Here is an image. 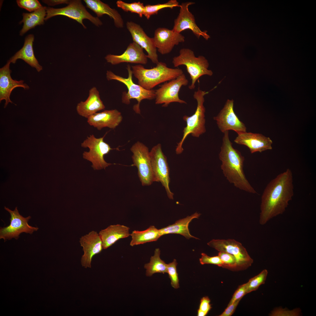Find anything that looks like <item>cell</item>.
Wrapping results in <instances>:
<instances>
[{
    "mask_svg": "<svg viewBox=\"0 0 316 316\" xmlns=\"http://www.w3.org/2000/svg\"><path fill=\"white\" fill-rule=\"evenodd\" d=\"M293 174L287 169L267 185L261 197L259 222L264 225L282 214L294 195Z\"/></svg>",
    "mask_w": 316,
    "mask_h": 316,
    "instance_id": "6da1fadb",
    "label": "cell"
},
{
    "mask_svg": "<svg viewBox=\"0 0 316 316\" xmlns=\"http://www.w3.org/2000/svg\"><path fill=\"white\" fill-rule=\"evenodd\" d=\"M219 154L221 169L229 181L236 188L248 192L256 193L247 179L243 170L244 157L234 148L229 137V131L224 132Z\"/></svg>",
    "mask_w": 316,
    "mask_h": 316,
    "instance_id": "7a4b0ae2",
    "label": "cell"
},
{
    "mask_svg": "<svg viewBox=\"0 0 316 316\" xmlns=\"http://www.w3.org/2000/svg\"><path fill=\"white\" fill-rule=\"evenodd\" d=\"M156 64L150 69L145 68L140 64L131 66L138 85L145 89L152 90L158 84L175 79L183 73L181 69L168 67L165 63L159 62Z\"/></svg>",
    "mask_w": 316,
    "mask_h": 316,
    "instance_id": "3957f363",
    "label": "cell"
},
{
    "mask_svg": "<svg viewBox=\"0 0 316 316\" xmlns=\"http://www.w3.org/2000/svg\"><path fill=\"white\" fill-rule=\"evenodd\" d=\"M208 92L201 90L199 88L194 92L193 97L197 103V108L194 113L192 116L185 115L183 117V120L186 122V126L184 128L181 139L177 143L176 149L177 154H180L183 152V143L189 134H191L193 137L198 138L205 132V109L204 103V96Z\"/></svg>",
    "mask_w": 316,
    "mask_h": 316,
    "instance_id": "277c9868",
    "label": "cell"
},
{
    "mask_svg": "<svg viewBox=\"0 0 316 316\" xmlns=\"http://www.w3.org/2000/svg\"><path fill=\"white\" fill-rule=\"evenodd\" d=\"M172 63L175 67L184 65L191 80L188 86L190 90L195 88L196 81L202 76H212V71L208 69L209 64L207 59L203 56L196 57L193 51L189 48H183L179 51V54L173 58Z\"/></svg>",
    "mask_w": 316,
    "mask_h": 316,
    "instance_id": "5b68a950",
    "label": "cell"
},
{
    "mask_svg": "<svg viewBox=\"0 0 316 316\" xmlns=\"http://www.w3.org/2000/svg\"><path fill=\"white\" fill-rule=\"evenodd\" d=\"M127 69L128 76L125 78L116 75L110 71H107L106 75L108 80H114L123 83L127 87L128 91L126 93H123L122 97V102L124 104H129L130 100L136 99L138 103L134 105L133 108L134 111L137 114H140V104L141 101L144 99L152 100L155 99V90H147L139 85L134 83L132 80V71L130 66L128 65Z\"/></svg>",
    "mask_w": 316,
    "mask_h": 316,
    "instance_id": "8992f818",
    "label": "cell"
},
{
    "mask_svg": "<svg viewBox=\"0 0 316 316\" xmlns=\"http://www.w3.org/2000/svg\"><path fill=\"white\" fill-rule=\"evenodd\" d=\"M106 133L103 137L99 138H96L93 134L90 135L81 144L82 147L89 148V152L85 151L83 153V157L92 162V166L95 170L105 169L112 164L106 162L104 158L105 155L114 149L104 141Z\"/></svg>",
    "mask_w": 316,
    "mask_h": 316,
    "instance_id": "52a82bcc",
    "label": "cell"
},
{
    "mask_svg": "<svg viewBox=\"0 0 316 316\" xmlns=\"http://www.w3.org/2000/svg\"><path fill=\"white\" fill-rule=\"evenodd\" d=\"M47 14L45 18L47 20L52 17L62 15L67 16L77 21L86 29L83 20L87 19L97 26L102 25V23L97 17L91 15L86 10L80 0H70L68 5L61 8H56L50 7L46 8Z\"/></svg>",
    "mask_w": 316,
    "mask_h": 316,
    "instance_id": "ba28073f",
    "label": "cell"
},
{
    "mask_svg": "<svg viewBox=\"0 0 316 316\" xmlns=\"http://www.w3.org/2000/svg\"><path fill=\"white\" fill-rule=\"evenodd\" d=\"M150 152L153 182H160L164 188L168 198L174 199V194L169 188V168L161 144L154 146Z\"/></svg>",
    "mask_w": 316,
    "mask_h": 316,
    "instance_id": "9c48e42d",
    "label": "cell"
},
{
    "mask_svg": "<svg viewBox=\"0 0 316 316\" xmlns=\"http://www.w3.org/2000/svg\"><path fill=\"white\" fill-rule=\"evenodd\" d=\"M130 150L133 164L136 166L138 174L142 186L151 185L153 182L150 152L148 147L139 141L135 143Z\"/></svg>",
    "mask_w": 316,
    "mask_h": 316,
    "instance_id": "30bf717a",
    "label": "cell"
},
{
    "mask_svg": "<svg viewBox=\"0 0 316 316\" xmlns=\"http://www.w3.org/2000/svg\"><path fill=\"white\" fill-rule=\"evenodd\" d=\"M219 252L228 253L236 258L238 271L244 270L251 266L253 260L242 244L234 239H213L207 243Z\"/></svg>",
    "mask_w": 316,
    "mask_h": 316,
    "instance_id": "8fae6325",
    "label": "cell"
},
{
    "mask_svg": "<svg viewBox=\"0 0 316 316\" xmlns=\"http://www.w3.org/2000/svg\"><path fill=\"white\" fill-rule=\"evenodd\" d=\"M188 83V80L184 73L166 82L155 90V104H163L162 106L164 107H167L172 102L186 104L185 101L179 98L178 93L181 87L186 86Z\"/></svg>",
    "mask_w": 316,
    "mask_h": 316,
    "instance_id": "7c38bea8",
    "label": "cell"
},
{
    "mask_svg": "<svg viewBox=\"0 0 316 316\" xmlns=\"http://www.w3.org/2000/svg\"><path fill=\"white\" fill-rule=\"evenodd\" d=\"M4 209L9 212L11 216L10 224L6 227H1L0 229V238L3 239L4 242L13 238L17 239L22 233L32 234L39 229L37 227H32L28 224V222L31 217H23L19 214L17 207L13 211L6 207Z\"/></svg>",
    "mask_w": 316,
    "mask_h": 316,
    "instance_id": "4fadbf2b",
    "label": "cell"
},
{
    "mask_svg": "<svg viewBox=\"0 0 316 316\" xmlns=\"http://www.w3.org/2000/svg\"><path fill=\"white\" fill-rule=\"evenodd\" d=\"M234 100L228 99L217 115L213 117L217 126L224 133L230 130L237 133L246 132V127L235 113L233 109Z\"/></svg>",
    "mask_w": 316,
    "mask_h": 316,
    "instance_id": "5bb4252c",
    "label": "cell"
},
{
    "mask_svg": "<svg viewBox=\"0 0 316 316\" xmlns=\"http://www.w3.org/2000/svg\"><path fill=\"white\" fill-rule=\"evenodd\" d=\"M194 4V2L187 1L180 5L179 12L174 20L172 30L179 33L184 30H190L198 38L202 36L207 40L210 36L207 34V31H202L200 29L195 23L194 15L189 11V6Z\"/></svg>",
    "mask_w": 316,
    "mask_h": 316,
    "instance_id": "9a60e30c",
    "label": "cell"
},
{
    "mask_svg": "<svg viewBox=\"0 0 316 316\" xmlns=\"http://www.w3.org/2000/svg\"><path fill=\"white\" fill-rule=\"evenodd\" d=\"M153 38L158 51L162 55L169 53L175 46L184 42L185 40L181 33L163 27L155 30Z\"/></svg>",
    "mask_w": 316,
    "mask_h": 316,
    "instance_id": "2e32d148",
    "label": "cell"
},
{
    "mask_svg": "<svg viewBox=\"0 0 316 316\" xmlns=\"http://www.w3.org/2000/svg\"><path fill=\"white\" fill-rule=\"evenodd\" d=\"M126 28L130 32L133 42L146 51L147 57L154 63L159 62L157 49L153 38L148 36L139 25L132 21H128Z\"/></svg>",
    "mask_w": 316,
    "mask_h": 316,
    "instance_id": "e0dca14e",
    "label": "cell"
},
{
    "mask_svg": "<svg viewBox=\"0 0 316 316\" xmlns=\"http://www.w3.org/2000/svg\"><path fill=\"white\" fill-rule=\"evenodd\" d=\"M79 242L84 252L81 258V264L85 268H91L93 257L103 249L100 237L96 231H92L82 236Z\"/></svg>",
    "mask_w": 316,
    "mask_h": 316,
    "instance_id": "ac0fdd59",
    "label": "cell"
},
{
    "mask_svg": "<svg viewBox=\"0 0 316 316\" xmlns=\"http://www.w3.org/2000/svg\"><path fill=\"white\" fill-rule=\"evenodd\" d=\"M107 61L113 65L127 62L146 64L148 58L144 53L143 49L133 42L128 46L124 52L120 55L109 54L105 57Z\"/></svg>",
    "mask_w": 316,
    "mask_h": 316,
    "instance_id": "d6986e66",
    "label": "cell"
},
{
    "mask_svg": "<svg viewBox=\"0 0 316 316\" xmlns=\"http://www.w3.org/2000/svg\"><path fill=\"white\" fill-rule=\"evenodd\" d=\"M237 135L234 142L247 146L251 153L261 152L272 149L271 140L262 134L245 132L237 133Z\"/></svg>",
    "mask_w": 316,
    "mask_h": 316,
    "instance_id": "ffe728a7",
    "label": "cell"
},
{
    "mask_svg": "<svg viewBox=\"0 0 316 316\" xmlns=\"http://www.w3.org/2000/svg\"><path fill=\"white\" fill-rule=\"evenodd\" d=\"M10 62L8 61L7 63L0 69V101L5 100L4 108L6 107L9 103L13 102L10 97L12 91L15 88L21 87L24 89H29V86L24 83V81H17L11 78V70L10 69Z\"/></svg>",
    "mask_w": 316,
    "mask_h": 316,
    "instance_id": "44dd1931",
    "label": "cell"
},
{
    "mask_svg": "<svg viewBox=\"0 0 316 316\" xmlns=\"http://www.w3.org/2000/svg\"><path fill=\"white\" fill-rule=\"evenodd\" d=\"M87 118V122L90 126L101 130L104 127L115 128L121 122L123 117L120 112L115 109L96 113Z\"/></svg>",
    "mask_w": 316,
    "mask_h": 316,
    "instance_id": "7402d4cb",
    "label": "cell"
},
{
    "mask_svg": "<svg viewBox=\"0 0 316 316\" xmlns=\"http://www.w3.org/2000/svg\"><path fill=\"white\" fill-rule=\"evenodd\" d=\"M105 108V106L100 98L99 91L96 87H93L89 90V96L86 100L79 103L76 109L79 115L87 118Z\"/></svg>",
    "mask_w": 316,
    "mask_h": 316,
    "instance_id": "603a6c76",
    "label": "cell"
},
{
    "mask_svg": "<svg viewBox=\"0 0 316 316\" xmlns=\"http://www.w3.org/2000/svg\"><path fill=\"white\" fill-rule=\"evenodd\" d=\"M130 228L119 224L110 225L101 230L99 234L101 239L103 249H105L112 245L118 240L130 236Z\"/></svg>",
    "mask_w": 316,
    "mask_h": 316,
    "instance_id": "cb8c5ba5",
    "label": "cell"
},
{
    "mask_svg": "<svg viewBox=\"0 0 316 316\" xmlns=\"http://www.w3.org/2000/svg\"><path fill=\"white\" fill-rule=\"evenodd\" d=\"M34 36L33 34H30L25 37L24 44L23 47L18 51L8 61L11 63H14L18 59H20L35 68L38 72L42 69L35 56L33 48V43Z\"/></svg>",
    "mask_w": 316,
    "mask_h": 316,
    "instance_id": "d4e9b609",
    "label": "cell"
},
{
    "mask_svg": "<svg viewBox=\"0 0 316 316\" xmlns=\"http://www.w3.org/2000/svg\"><path fill=\"white\" fill-rule=\"evenodd\" d=\"M84 1L86 7L95 13L98 18L104 14H107L113 20L114 25L116 28H123V20L120 14L115 9L111 8L108 5L99 0H84Z\"/></svg>",
    "mask_w": 316,
    "mask_h": 316,
    "instance_id": "484cf974",
    "label": "cell"
},
{
    "mask_svg": "<svg viewBox=\"0 0 316 316\" xmlns=\"http://www.w3.org/2000/svg\"><path fill=\"white\" fill-rule=\"evenodd\" d=\"M200 215V214L195 212L190 216H188L177 221L172 224L159 229L161 236L170 233L178 234L184 236L188 239L191 238L198 239L190 234L188 226L193 219L198 218Z\"/></svg>",
    "mask_w": 316,
    "mask_h": 316,
    "instance_id": "4316f807",
    "label": "cell"
},
{
    "mask_svg": "<svg viewBox=\"0 0 316 316\" xmlns=\"http://www.w3.org/2000/svg\"><path fill=\"white\" fill-rule=\"evenodd\" d=\"M46 8L43 6L31 13H23V19L20 23H23V25L20 32V35H23L30 29L44 23L47 14Z\"/></svg>",
    "mask_w": 316,
    "mask_h": 316,
    "instance_id": "83f0119b",
    "label": "cell"
},
{
    "mask_svg": "<svg viewBox=\"0 0 316 316\" xmlns=\"http://www.w3.org/2000/svg\"><path fill=\"white\" fill-rule=\"evenodd\" d=\"M130 236L131 240L130 245L132 246L156 241L161 236L159 229L154 226L142 231L134 230Z\"/></svg>",
    "mask_w": 316,
    "mask_h": 316,
    "instance_id": "f1b7e54d",
    "label": "cell"
},
{
    "mask_svg": "<svg viewBox=\"0 0 316 316\" xmlns=\"http://www.w3.org/2000/svg\"><path fill=\"white\" fill-rule=\"evenodd\" d=\"M160 251L159 248L155 249L154 254L150 258V262L145 264L146 275L151 276L156 273L164 274L167 272V265L160 258Z\"/></svg>",
    "mask_w": 316,
    "mask_h": 316,
    "instance_id": "f546056e",
    "label": "cell"
},
{
    "mask_svg": "<svg viewBox=\"0 0 316 316\" xmlns=\"http://www.w3.org/2000/svg\"><path fill=\"white\" fill-rule=\"evenodd\" d=\"M179 2L176 0H170L163 4H158L154 5H147L145 6L144 15L149 19L153 15L157 14L161 9L166 8L172 9L176 7H179Z\"/></svg>",
    "mask_w": 316,
    "mask_h": 316,
    "instance_id": "4dcf8cb0",
    "label": "cell"
},
{
    "mask_svg": "<svg viewBox=\"0 0 316 316\" xmlns=\"http://www.w3.org/2000/svg\"><path fill=\"white\" fill-rule=\"evenodd\" d=\"M117 6L126 12L130 11L138 14L140 17L144 15L145 6L140 2L128 3L121 0H118L116 2Z\"/></svg>",
    "mask_w": 316,
    "mask_h": 316,
    "instance_id": "1f68e13d",
    "label": "cell"
},
{
    "mask_svg": "<svg viewBox=\"0 0 316 316\" xmlns=\"http://www.w3.org/2000/svg\"><path fill=\"white\" fill-rule=\"evenodd\" d=\"M267 274V270L265 269L257 275L250 279L246 283L247 294L256 290L260 286L264 284Z\"/></svg>",
    "mask_w": 316,
    "mask_h": 316,
    "instance_id": "d6a6232c",
    "label": "cell"
},
{
    "mask_svg": "<svg viewBox=\"0 0 316 316\" xmlns=\"http://www.w3.org/2000/svg\"><path fill=\"white\" fill-rule=\"evenodd\" d=\"M222 263V267L231 271H237V266L235 257L228 253L219 252L218 255Z\"/></svg>",
    "mask_w": 316,
    "mask_h": 316,
    "instance_id": "836d02e7",
    "label": "cell"
},
{
    "mask_svg": "<svg viewBox=\"0 0 316 316\" xmlns=\"http://www.w3.org/2000/svg\"><path fill=\"white\" fill-rule=\"evenodd\" d=\"M177 263L176 259H174L171 262L167 264V272L171 281L172 286L175 289L179 287V280L177 273L176 266Z\"/></svg>",
    "mask_w": 316,
    "mask_h": 316,
    "instance_id": "e575fe53",
    "label": "cell"
},
{
    "mask_svg": "<svg viewBox=\"0 0 316 316\" xmlns=\"http://www.w3.org/2000/svg\"><path fill=\"white\" fill-rule=\"evenodd\" d=\"M16 2L19 7L29 12H34L43 7L37 0H18Z\"/></svg>",
    "mask_w": 316,
    "mask_h": 316,
    "instance_id": "d590c367",
    "label": "cell"
},
{
    "mask_svg": "<svg viewBox=\"0 0 316 316\" xmlns=\"http://www.w3.org/2000/svg\"><path fill=\"white\" fill-rule=\"evenodd\" d=\"M300 309L295 308L290 310L286 308H278L272 310L269 315L271 316H298L300 315Z\"/></svg>",
    "mask_w": 316,
    "mask_h": 316,
    "instance_id": "8d00e7d4",
    "label": "cell"
},
{
    "mask_svg": "<svg viewBox=\"0 0 316 316\" xmlns=\"http://www.w3.org/2000/svg\"><path fill=\"white\" fill-rule=\"evenodd\" d=\"M210 302V300L208 296H204L201 298L197 316H205L207 314L212 308Z\"/></svg>",
    "mask_w": 316,
    "mask_h": 316,
    "instance_id": "74e56055",
    "label": "cell"
},
{
    "mask_svg": "<svg viewBox=\"0 0 316 316\" xmlns=\"http://www.w3.org/2000/svg\"><path fill=\"white\" fill-rule=\"evenodd\" d=\"M201 257L199 259L201 264H210L222 267V263L219 256H217L210 257L204 253L201 254Z\"/></svg>",
    "mask_w": 316,
    "mask_h": 316,
    "instance_id": "f35d334b",
    "label": "cell"
},
{
    "mask_svg": "<svg viewBox=\"0 0 316 316\" xmlns=\"http://www.w3.org/2000/svg\"><path fill=\"white\" fill-rule=\"evenodd\" d=\"M246 283L239 286L235 291L228 305L231 304L236 301L241 299L242 297L247 294Z\"/></svg>",
    "mask_w": 316,
    "mask_h": 316,
    "instance_id": "ab89813d",
    "label": "cell"
},
{
    "mask_svg": "<svg viewBox=\"0 0 316 316\" xmlns=\"http://www.w3.org/2000/svg\"><path fill=\"white\" fill-rule=\"evenodd\" d=\"M241 299L238 300L231 304L227 305L224 311L219 316H231L233 314Z\"/></svg>",
    "mask_w": 316,
    "mask_h": 316,
    "instance_id": "60d3db41",
    "label": "cell"
},
{
    "mask_svg": "<svg viewBox=\"0 0 316 316\" xmlns=\"http://www.w3.org/2000/svg\"><path fill=\"white\" fill-rule=\"evenodd\" d=\"M42 1L48 5L51 6L61 4H68L70 2V0H45Z\"/></svg>",
    "mask_w": 316,
    "mask_h": 316,
    "instance_id": "b9f144b4",
    "label": "cell"
}]
</instances>
